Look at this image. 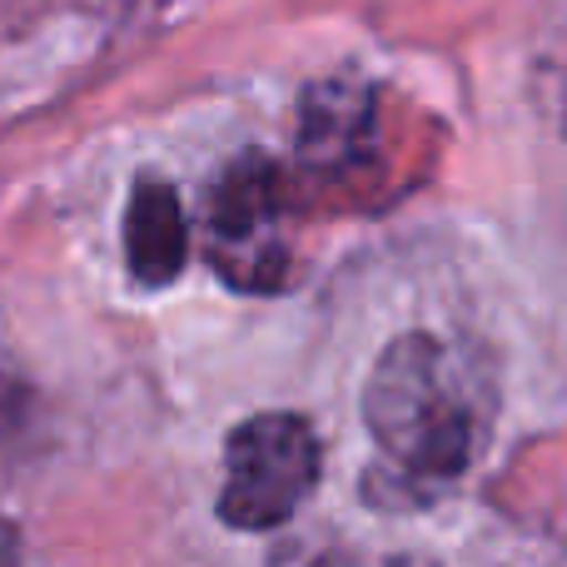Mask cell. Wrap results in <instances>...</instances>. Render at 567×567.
I'll return each instance as SVG.
<instances>
[{
    "instance_id": "6",
    "label": "cell",
    "mask_w": 567,
    "mask_h": 567,
    "mask_svg": "<svg viewBox=\"0 0 567 567\" xmlns=\"http://www.w3.org/2000/svg\"><path fill=\"white\" fill-rule=\"evenodd\" d=\"M16 413H20V389H16V379L0 369V433L10 429V419H16Z\"/></svg>"
},
{
    "instance_id": "7",
    "label": "cell",
    "mask_w": 567,
    "mask_h": 567,
    "mask_svg": "<svg viewBox=\"0 0 567 567\" xmlns=\"http://www.w3.org/2000/svg\"><path fill=\"white\" fill-rule=\"evenodd\" d=\"M0 567H10V563H0Z\"/></svg>"
},
{
    "instance_id": "3",
    "label": "cell",
    "mask_w": 567,
    "mask_h": 567,
    "mask_svg": "<svg viewBox=\"0 0 567 567\" xmlns=\"http://www.w3.org/2000/svg\"><path fill=\"white\" fill-rule=\"evenodd\" d=\"M279 175L265 159H239L225 169L205 209V249L219 279L245 293H269L284 284L289 245H284Z\"/></svg>"
},
{
    "instance_id": "4",
    "label": "cell",
    "mask_w": 567,
    "mask_h": 567,
    "mask_svg": "<svg viewBox=\"0 0 567 567\" xmlns=\"http://www.w3.org/2000/svg\"><path fill=\"white\" fill-rule=\"evenodd\" d=\"M373 95L359 80H319L299 100V155L313 169H339L369 150Z\"/></svg>"
},
{
    "instance_id": "1",
    "label": "cell",
    "mask_w": 567,
    "mask_h": 567,
    "mask_svg": "<svg viewBox=\"0 0 567 567\" xmlns=\"http://www.w3.org/2000/svg\"><path fill=\"white\" fill-rule=\"evenodd\" d=\"M363 419L403 473L458 478L488 429V383L458 343L403 333L373 363Z\"/></svg>"
},
{
    "instance_id": "5",
    "label": "cell",
    "mask_w": 567,
    "mask_h": 567,
    "mask_svg": "<svg viewBox=\"0 0 567 567\" xmlns=\"http://www.w3.org/2000/svg\"><path fill=\"white\" fill-rule=\"evenodd\" d=\"M185 209H179V195L165 185V179H140L135 195H130L125 209V259L130 275L150 289L169 284L185 269Z\"/></svg>"
},
{
    "instance_id": "2",
    "label": "cell",
    "mask_w": 567,
    "mask_h": 567,
    "mask_svg": "<svg viewBox=\"0 0 567 567\" xmlns=\"http://www.w3.org/2000/svg\"><path fill=\"white\" fill-rule=\"evenodd\" d=\"M319 483V439L299 413H255L229 433L219 513L235 528H279Z\"/></svg>"
}]
</instances>
